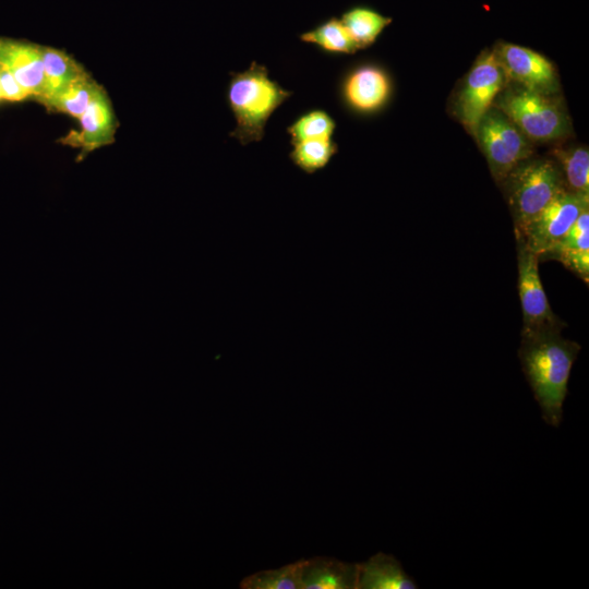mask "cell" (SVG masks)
Returning <instances> with one entry per match:
<instances>
[{
  "instance_id": "cell-2",
  "label": "cell",
  "mask_w": 589,
  "mask_h": 589,
  "mask_svg": "<svg viewBox=\"0 0 589 589\" xmlns=\"http://www.w3.org/2000/svg\"><path fill=\"white\" fill-rule=\"evenodd\" d=\"M230 76L228 105L237 121L230 136L241 145L260 142L268 118L292 92L271 80L267 69L255 61L245 71Z\"/></svg>"
},
{
  "instance_id": "cell-15",
  "label": "cell",
  "mask_w": 589,
  "mask_h": 589,
  "mask_svg": "<svg viewBox=\"0 0 589 589\" xmlns=\"http://www.w3.org/2000/svg\"><path fill=\"white\" fill-rule=\"evenodd\" d=\"M357 589H416V581L404 570L399 561L377 552L368 561L359 563Z\"/></svg>"
},
{
  "instance_id": "cell-18",
  "label": "cell",
  "mask_w": 589,
  "mask_h": 589,
  "mask_svg": "<svg viewBox=\"0 0 589 589\" xmlns=\"http://www.w3.org/2000/svg\"><path fill=\"white\" fill-rule=\"evenodd\" d=\"M100 86L88 74L70 84L45 107L48 110L63 112L79 119L85 112Z\"/></svg>"
},
{
  "instance_id": "cell-1",
  "label": "cell",
  "mask_w": 589,
  "mask_h": 589,
  "mask_svg": "<svg viewBox=\"0 0 589 589\" xmlns=\"http://www.w3.org/2000/svg\"><path fill=\"white\" fill-rule=\"evenodd\" d=\"M580 346L546 329L522 336L519 359L522 371L541 409L543 421L558 428L574 361Z\"/></svg>"
},
{
  "instance_id": "cell-8",
  "label": "cell",
  "mask_w": 589,
  "mask_h": 589,
  "mask_svg": "<svg viewBox=\"0 0 589 589\" xmlns=\"http://www.w3.org/2000/svg\"><path fill=\"white\" fill-rule=\"evenodd\" d=\"M518 291L522 310L521 336L546 329H561L539 275V255L517 238Z\"/></svg>"
},
{
  "instance_id": "cell-20",
  "label": "cell",
  "mask_w": 589,
  "mask_h": 589,
  "mask_svg": "<svg viewBox=\"0 0 589 589\" xmlns=\"http://www.w3.org/2000/svg\"><path fill=\"white\" fill-rule=\"evenodd\" d=\"M554 156L561 164L568 191L589 194V152L587 147L556 148Z\"/></svg>"
},
{
  "instance_id": "cell-7",
  "label": "cell",
  "mask_w": 589,
  "mask_h": 589,
  "mask_svg": "<svg viewBox=\"0 0 589 589\" xmlns=\"http://www.w3.org/2000/svg\"><path fill=\"white\" fill-rule=\"evenodd\" d=\"M588 208L589 194L564 190L516 238L540 259Z\"/></svg>"
},
{
  "instance_id": "cell-6",
  "label": "cell",
  "mask_w": 589,
  "mask_h": 589,
  "mask_svg": "<svg viewBox=\"0 0 589 589\" xmlns=\"http://www.w3.org/2000/svg\"><path fill=\"white\" fill-rule=\"evenodd\" d=\"M506 75L495 51L481 55L469 71L457 101L458 116L474 136L482 117L504 89Z\"/></svg>"
},
{
  "instance_id": "cell-12",
  "label": "cell",
  "mask_w": 589,
  "mask_h": 589,
  "mask_svg": "<svg viewBox=\"0 0 589 589\" xmlns=\"http://www.w3.org/2000/svg\"><path fill=\"white\" fill-rule=\"evenodd\" d=\"M0 64L16 79L29 98L40 99L45 82L41 46L0 38Z\"/></svg>"
},
{
  "instance_id": "cell-24",
  "label": "cell",
  "mask_w": 589,
  "mask_h": 589,
  "mask_svg": "<svg viewBox=\"0 0 589 589\" xmlns=\"http://www.w3.org/2000/svg\"><path fill=\"white\" fill-rule=\"evenodd\" d=\"M0 89L2 100L22 101L29 98L28 93L16 81V79L1 65L0 68Z\"/></svg>"
},
{
  "instance_id": "cell-26",
  "label": "cell",
  "mask_w": 589,
  "mask_h": 589,
  "mask_svg": "<svg viewBox=\"0 0 589 589\" xmlns=\"http://www.w3.org/2000/svg\"><path fill=\"white\" fill-rule=\"evenodd\" d=\"M0 68H1V64H0Z\"/></svg>"
},
{
  "instance_id": "cell-14",
  "label": "cell",
  "mask_w": 589,
  "mask_h": 589,
  "mask_svg": "<svg viewBox=\"0 0 589 589\" xmlns=\"http://www.w3.org/2000/svg\"><path fill=\"white\" fill-rule=\"evenodd\" d=\"M358 565L332 557L302 560V589H357Z\"/></svg>"
},
{
  "instance_id": "cell-9",
  "label": "cell",
  "mask_w": 589,
  "mask_h": 589,
  "mask_svg": "<svg viewBox=\"0 0 589 589\" xmlns=\"http://www.w3.org/2000/svg\"><path fill=\"white\" fill-rule=\"evenodd\" d=\"M494 51L506 79L520 87L546 96L558 91L556 70L544 56L515 44H502Z\"/></svg>"
},
{
  "instance_id": "cell-4",
  "label": "cell",
  "mask_w": 589,
  "mask_h": 589,
  "mask_svg": "<svg viewBox=\"0 0 589 589\" xmlns=\"http://www.w3.org/2000/svg\"><path fill=\"white\" fill-rule=\"evenodd\" d=\"M493 106L532 141L558 140L569 129L565 112L554 99L522 87L506 91Z\"/></svg>"
},
{
  "instance_id": "cell-22",
  "label": "cell",
  "mask_w": 589,
  "mask_h": 589,
  "mask_svg": "<svg viewBox=\"0 0 589 589\" xmlns=\"http://www.w3.org/2000/svg\"><path fill=\"white\" fill-rule=\"evenodd\" d=\"M302 560L279 568L261 570L240 582L242 589H302Z\"/></svg>"
},
{
  "instance_id": "cell-17",
  "label": "cell",
  "mask_w": 589,
  "mask_h": 589,
  "mask_svg": "<svg viewBox=\"0 0 589 589\" xmlns=\"http://www.w3.org/2000/svg\"><path fill=\"white\" fill-rule=\"evenodd\" d=\"M359 49L371 46L392 19L369 8L357 7L345 12L340 19Z\"/></svg>"
},
{
  "instance_id": "cell-21",
  "label": "cell",
  "mask_w": 589,
  "mask_h": 589,
  "mask_svg": "<svg viewBox=\"0 0 589 589\" xmlns=\"http://www.w3.org/2000/svg\"><path fill=\"white\" fill-rule=\"evenodd\" d=\"M337 153V144L332 139H310L292 144L289 158L303 172L315 173L329 163Z\"/></svg>"
},
{
  "instance_id": "cell-11",
  "label": "cell",
  "mask_w": 589,
  "mask_h": 589,
  "mask_svg": "<svg viewBox=\"0 0 589 589\" xmlns=\"http://www.w3.org/2000/svg\"><path fill=\"white\" fill-rule=\"evenodd\" d=\"M81 130L72 131L61 142L80 147L81 156L115 141L118 129L112 104L103 86L98 89L85 112L79 118Z\"/></svg>"
},
{
  "instance_id": "cell-25",
  "label": "cell",
  "mask_w": 589,
  "mask_h": 589,
  "mask_svg": "<svg viewBox=\"0 0 589 589\" xmlns=\"http://www.w3.org/2000/svg\"><path fill=\"white\" fill-rule=\"evenodd\" d=\"M0 100H2V94H1V89H0Z\"/></svg>"
},
{
  "instance_id": "cell-13",
  "label": "cell",
  "mask_w": 589,
  "mask_h": 589,
  "mask_svg": "<svg viewBox=\"0 0 589 589\" xmlns=\"http://www.w3.org/2000/svg\"><path fill=\"white\" fill-rule=\"evenodd\" d=\"M542 256L563 263L588 284L589 278V208L584 211L569 230ZM541 256V257H542ZM540 257V259H541Z\"/></svg>"
},
{
  "instance_id": "cell-19",
  "label": "cell",
  "mask_w": 589,
  "mask_h": 589,
  "mask_svg": "<svg viewBox=\"0 0 589 589\" xmlns=\"http://www.w3.org/2000/svg\"><path fill=\"white\" fill-rule=\"evenodd\" d=\"M304 43L314 44L329 53H354L359 50L350 33L338 19H329L300 35Z\"/></svg>"
},
{
  "instance_id": "cell-23",
  "label": "cell",
  "mask_w": 589,
  "mask_h": 589,
  "mask_svg": "<svg viewBox=\"0 0 589 589\" xmlns=\"http://www.w3.org/2000/svg\"><path fill=\"white\" fill-rule=\"evenodd\" d=\"M336 123L324 110L308 111L296 119L288 128L291 145L310 139H332Z\"/></svg>"
},
{
  "instance_id": "cell-10",
  "label": "cell",
  "mask_w": 589,
  "mask_h": 589,
  "mask_svg": "<svg viewBox=\"0 0 589 589\" xmlns=\"http://www.w3.org/2000/svg\"><path fill=\"white\" fill-rule=\"evenodd\" d=\"M340 92L348 108L359 113H373L388 101L392 82L381 67L362 64L347 73Z\"/></svg>"
},
{
  "instance_id": "cell-16",
  "label": "cell",
  "mask_w": 589,
  "mask_h": 589,
  "mask_svg": "<svg viewBox=\"0 0 589 589\" xmlns=\"http://www.w3.org/2000/svg\"><path fill=\"white\" fill-rule=\"evenodd\" d=\"M44 62V92L38 100L46 106L56 95L88 73L64 51L41 46Z\"/></svg>"
},
{
  "instance_id": "cell-3",
  "label": "cell",
  "mask_w": 589,
  "mask_h": 589,
  "mask_svg": "<svg viewBox=\"0 0 589 589\" xmlns=\"http://www.w3.org/2000/svg\"><path fill=\"white\" fill-rule=\"evenodd\" d=\"M515 223L521 232L562 191L566 190L561 169L550 159L524 160L504 180Z\"/></svg>"
},
{
  "instance_id": "cell-5",
  "label": "cell",
  "mask_w": 589,
  "mask_h": 589,
  "mask_svg": "<svg viewBox=\"0 0 589 589\" xmlns=\"http://www.w3.org/2000/svg\"><path fill=\"white\" fill-rule=\"evenodd\" d=\"M474 136L496 181H504L532 153L529 139L495 106L482 117Z\"/></svg>"
}]
</instances>
